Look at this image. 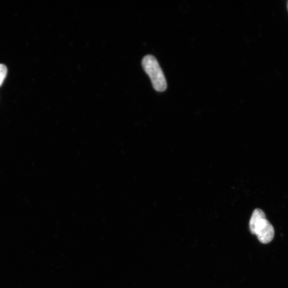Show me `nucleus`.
Wrapping results in <instances>:
<instances>
[{
  "instance_id": "7ed1b4c3",
  "label": "nucleus",
  "mask_w": 288,
  "mask_h": 288,
  "mask_svg": "<svg viewBox=\"0 0 288 288\" xmlns=\"http://www.w3.org/2000/svg\"><path fill=\"white\" fill-rule=\"evenodd\" d=\"M7 72V69L6 66L2 64H0V87L1 86L5 79Z\"/></svg>"
},
{
  "instance_id": "f03ea898",
  "label": "nucleus",
  "mask_w": 288,
  "mask_h": 288,
  "mask_svg": "<svg viewBox=\"0 0 288 288\" xmlns=\"http://www.w3.org/2000/svg\"><path fill=\"white\" fill-rule=\"evenodd\" d=\"M142 66L149 76L154 89L158 92L165 91L167 88L165 76L158 60L152 55H147L142 60Z\"/></svg>"
},
{
  "instance_id": "f257e3e1",
  "label": "nucleus",
  "mask_w": 288,
  "mask_h": 288,
  "mask_svg": "<svg viewBox=\"0 0 288 288\" xmlns=\"http://www.w3.org/2000/svg\"><path fill=\"white\" fill-rule=\"evenodd\" d=\"M249 229L252 234L258 237L262 244H269L274 238V227L267 220L266 214L261 209H256L253 212L249 222Z\"/></svg>"
}]
</instances>
